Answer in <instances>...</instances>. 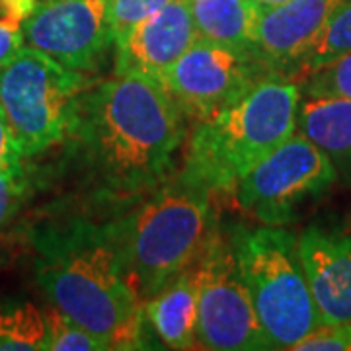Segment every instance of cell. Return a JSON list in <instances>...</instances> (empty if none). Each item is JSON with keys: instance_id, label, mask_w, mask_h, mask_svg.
Returning a JSON list of instances; mask_svg holds the SVG:
<instances>
[{"instance_id": "cell-1", "label": "cell", "mask_w": 351, "mask_h": 351, "mask_svg": "<svg viewBox=\"0 0 351 351\" xmlns=\"http://www.w3.org/2000/svg\"><path fill=\"white\" fill-rule=\"evenodd\" d=\"M66 137L76 141L98 193L129 199L170 178L186 127L184 113L160 84L115 75L80 94Z\"/></svg>"}, {"instance_id": "cell-2", "label": "cell", "mask_w": 351, "mask_h": 351, "mask_svg": "<svg viewBox=\"0 0 351 351\" xmlns=\"http://www.w3.org/2000/svg\"><path fill=\"white\" fill-rule=\"evenodd\" d=\"M36 279L49 302L108 350H143L145 311L129 283L119 226L75 219L36 237Z\"/></svg>"}, {"instance_id": "cell-3", "label": "cell", "mask_w": 351, "mask_h": 351, "mask_svg": "<svg viewBox=\"0 0 351 351\" xmlns=\"http://www.w3.org/2000/svg\"><path fill=\"white\" fill-rule=\"evenodd\" d=\"M211 193L201 178L184 168L117 221L127 277L143 306L197 260L213 226Z\"/></svg>"}, {"instance_id": "cell-4", "label": "cell", "mask_w": 351, "mask_h": 351, "mask_svg": "<svg viewBox=\"0 0 351 351\" xmlns=\"http://www.w3.org/2000/svg\"><path fill=\"white\" fill-rule=\"evenodd\" d=\"M299 106L301 88L285 75H267L239 100L197 121L186 168L213 191L232 189L297 131Z\"/></svg>"}, {"instance_id": "cell-5", "label": "cell", "mask_w": 351, "mask_h": 351, "mask_svg": "<svg viewBox=\"0 0 351 351\" xmlns=\"http://www.w3.org/2000/svg\"><path fill=\"white\" fill-rule=\"evenodd\" d=\"M230 242L269 348L293 350L322 324L295 234L271 225L234 228Z\"/></svg>"}, {"instance_id": "cell-6", "label": "cell", "mask_w": 351, "mask_h": 351, "mask_svg": "<svg viewBox=\"0 0 351 351\" xmlns=\"http://www.w3.org/2000/svg\"><path fill=\"white\" fill-rule=\"evenodd\" d=\"M86 73L73 71L49 55L22 47L0 64V108L24 156L41 154L69 135Z\"/></svg>"}, {"instance_id": "cell-7", "label": "cell", "mask_w": 351, "mask_h": 351, "mask_svg": "<svg viewBox=\"0 0 351 351\" xmlns=\"http://www.w3.org/2000/svg\"><path fill=\"white\" fill-rule=\"evenodd\" d=\"M197 283V326L201 350H271L240 274L230 237L211 226L193 262Z\"/></svg>"}, {"instance_id": "cell-8", "label": "cell", "mask_w": 351, "mask_h": 351, "mask_svg": "<svg viewBox=\"0 0 351 351\" xmlns=\"http://www.w3.org/2000/svg\"><path fill=\"white\" fill-rule=\"evenodd\" d=\"M334 180V160L313 141L293 133L242 176L234 188L240 207L265 225L277 226L293 219L297 205L322 195Z\"/></svg>"}, {"instance_id": "cell-9", "label": "cell", "mask_w": 351, "mask_h": 351, "mask_svg": "<svg viewBox=\"0 0 351 351\" xmlns=\"http://www.w3.org/2000/svg\"><path fill=\"white\" fill-rule=\"evenodd\" d=\"M271 73L276 71L256 53L197 38L170 69L162 88L182 113L199 121L239 100Z\"/></svg>"}, {"instance_id": "cell-10", "label": "cell", "mask_w": 351, "mask_h": 351, "mask_svg": "<svg viewBox=\"0 0 351 351\" xmlns=\"http://www.w3.org/2000/svg\"><path fill=\"white\" fill-rule=\"evenodd\" d=\"M27 47L64 66L92 73L113 45L108 0H41L22 24Z\"/></svg>"}, {"instance_id": "cell-11", "label": "cell", "mask_w": 351, "mask_h": 351, "mask_svg": "<svg viewBox=\"0 0 351 351\" xmlns=\"http://www.w3.org/2000/svg\"><path fill=\"white\" fill-rule=\"evenodd\" d=\"M297 242L320 322H351V219L313 223Z\"/></svg>"}, {"instance_id": "cell-12", "label": "cell", "mask_w": 351, "mask_h": 351, "mask_svg": "<svg viewBox=\"0 0 351 351\" xmlns=\"http://www.w3.org/2000/svg\"><path fill=\"white\" fill-rule=\"evenodd\" d=\"M199 38L191 0H172L115 49V75H133L162 86L178 59Z\"/></svg>"}, {"instance_id": "cell-13", "label": "cell", "mask_w": 351, "mask_h": 351, "mask_svg": "<svg viewBox=\"0 0 351 351\" xmlns=\"http://www.w3.org/2000/svg\"><path fill=\"white\" fill-rule=\"evenodd\" d=\"M346 2L348 0H289L262 10L256 25L258 55L276 73L291 78L293 69Z\"/></svg>"}, {"instance_id": "cell-14", "label": "cell", "mask_w": 351, "mask_h": 351, "mask_svg": "<svg viewBox=\"0 0 351 351\" xmlns=\"http://www.w3.org/2000/svg\"><path fill=\"white\" fill-rule=\"evenodd\" d=\"M145 320L170 350L199 348L197 326V283L195 265H188L182 274L166 283L152 299L145 302Z\"/></svg>"}, {"instance_id": "cell-15", "label": "cell", "mask_w": 351, "mask_h": 351, "mask_svg": "<svg viewBox=\"0 0 351 351\" xmlns=\"http://www.w3.org/2000/svg\"><path fill=\"white\" fill-rule=\"evenodd\" d=\"M262 8L254 0H191L201 39L242 53H256V25Z\"/></svg>"}, {"instance_id": "cell-16", "label": "cell", "mask_w": 351, "mask_h": 351, "mask_svg": "<svg viewBox=\"0 0 351 351\" xmlns=\"http://www.w3.org/2000/svg\"><path fill=\"white\" fill-rule=\"evenodd\" d=\"M297 131L332 160H351V98L308 96L299 106Z\"/></svg>"}, {"instance_id": "cell-17", "label": "cell", "mask_w": 351, "mask_h": 351, "mask_svg": "<svg viewBox=\"0 0 351 351\" xmlns=\"http://www.w3.org/2000/svg\"><path fill=\"white\" fill-rule=\"evenodd\" d=\"M49 350L45 313L34 302H14L0 308V351Z\"/></svg>"}, {"instance_id": "cell-18", "label": "cell", "mask_w": 351, "mask_h": 351, "mask_svg": "<svg viewBox=\"0 0 351 351\" xmlns=\"http://www.w3.org/2000/svg\"><path fill=\"white\" fill-rule=\"evenodd\" d=\"M351 51V2H346L324 27L322 36L293 69L291 78H306L316 69Z\"/></svg>"}, {"instance_id": "cell-19", "label": "cell", "mask_w": 351, "mask_h": 351, "mask_svg": "<svg viewBox=\"0 0 351 351\" xmlns=\"http://www.w3.org/2000/svg\"><path fill=\"white\" fill-rule=\"evenodd\" d=\"M168 2L172 0H108V24L113 47H121L138 25Z\"/></svg>"}, {"instance_id": "cell-20", "label": "cell", "mask_w": 351, "mask_h": 351, "mask_svg": "<svg viewBox=\"0 0 351 351\" xmlns=\"http://www.w3.org/2000/svg\"><path fill=\"white\" fill-rule=\"evenodd\" d=\"M45 313L49 330V350L47 351H106L108 348L86 328L69 318L51 304Z\"/></svg>"}, {"instance_id": "cell-21", "label": "cell", "mask_w": 351, "mask_h": 351, "mask_svg": "<svg viewBox=\"0 0 351 351\" xmlns=\"http://www.w3.org/2000/svg\"><path fill=\"white\" fill-rule=\"evenodd\" d=\"M306 96H338L351 98V51L304 78Z\"/></svg>"}, {"instance_id": "cell-22", "label": "cell", "mask_w": 351, "mask_h": 351, "mask_svg": "<svg viewBox=\"0 0 351 351\" xmlns=\"http://www.w3.org/2000/svg\"><path fill=\"white\" fill-rule=\"evenodd\" d=\"M297 351H350L351 322L320 324L293 348Z\"/></svg>"}, {"instance_id": "cell-23", "label": "cell", "mask_w": 351, "mask_h": 351, "mask_svg": "<svg viewBox=\"0 0 351 351\" xmlns=\"http://www.w3.org/2000/svg\"><path fill=\"white\" fill-rule=\"evenodd\" d=\"M24 154L18 147V141L14 137L12 127L6 119V113L0 108V172L24 178Z\"/></svg>"}, {"instance_id": "cell-24", "label": "cell", "mask_w": 351, "mask_h": 351, "mask_svg": "<svg viewBox=\"0 0 351 351\" xmlns=\"http://www.w3.org/2000/svg\"><path fill=\"white\" fill-rule=\"evenodd\" d=\"M24 193V178L0 172V228L6 225L18 211Z\"/></svg>"}, {"instance_id": "cell-25", "label": "cell", "mask_w": 351, "mask_h": 351, "mask_svg": "<svg viewBox=\"0 0 351 351\" xmlns=\"http://www.w3.org/2000/svg\"><path fill=\"white\" fill-rule=\"evenodd\" d=\"M22 47H24L22 27L6 20H0V64L12 59Z\"/></svg>"}, {"instance_id": "cell-26", "label": "cell", "mask_w": 351, "mask_h": 351, "mask_svg": "<svg viewBox=\"0 0 351 351\" xmlns=\"http://www.w3.org/2000/svg\"><path fill=\"white\" fill-rule=\"evenodd\" d=\"M39 2L41 0H0V20H6L22 27L27 16L36 10Z\"/></svg>"}, {"instance_id": "cell-27", "label": "cell", "mask_w": 351, "mask_h": 351, "mask_svg": "<svg viewBox=\"0 0 351 351\" xmlns=\"http://www.w3.org/2000/svg\"><path fill=\"white\" fill-rule=\"evenodd\" d=\"M262 10H265V8H274V6H279V4H285V2H289V0H254Z\"/></svg>"}]
</instances>
